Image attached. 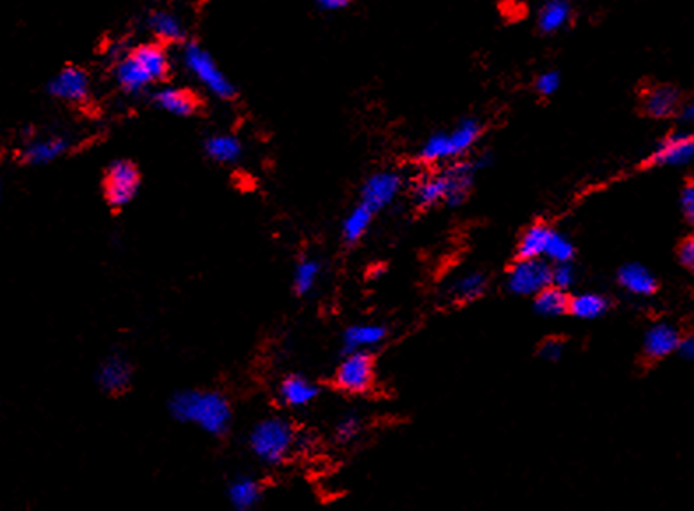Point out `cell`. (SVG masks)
<instances>
[{
	"instance_id": "2e32d148",
	"label": "cell",
	"mask_w": 694,
	"mask_h": 511,
	"mask_svg": "<svg viewBox=\"0 0 694 511\" xmlns=\"http://www.w3.org/2000/svg\"><path fill=\"white\" fill-rule=\"evenodd\" d=\"M276 395L283 406L303 410L315 402L320 395V388L303 375H287L278 385Z\"/></svg>"
},
{
	"instance_id": "7a4b0ae2",
	"label": "cell",
	"mask_w": 694,
	"mask_h": 511,
	"mask_svg": "<svg viewBox=\"0 0 694 511\" xmlns=\"http://www.w3.org/2000/svg\"><path fill=\"white\" fill-rule=\"evenodd\" d=\"M487 166L489 157L461 158L450 162L442 171L424 176L417 182L413 191L415 204L422 209L435 207L440 204L452 207L462 204L473 187L477 173L480 169H486Z\"/></svg>"
},
{
	"instance_id": "e575fe53",
	"label": "cell",
	"mask_w": 694,
	"mask_h": 511,
	"mask_svg": "<svg viewBox=\"0 0 694 511\" xmlns=\"http://www.w3.org/2000/svg\"><path fill=\"white\" fill-rule=\"evenodd\" d=\"M540 355L549 362H558L565 355V343L559 339H549L542 345Z\"/></svg>"
},
{
	"instance_id": "d590c367",
	"label": "cell",
	"mask_w": 694,
	"mask_h": 511,
	"mask_svg": "<svg viewBox=\"0 0 694 511\" xmlns=\"http://www.w3.org/2000/svg\"><path fill=\"white\" fill-rule=\"evenodd\" d=\"M681 209L684 218L694 225V182H690L681 192Z\"/></svg>"
},
{
	"instance_id": "6da1fadb",
	"label": "cell",
	"mask_w": 694,
	"mask_h": 511,
	"mask_svg": "<svg viewBox=\"0 0 694 511\" xmlns=\"http://www.w3.org/2000/svg\"><path fill=\"white\" fill-rule=\"evenodd\" d=\"M167 410L176 422L193 426L213 438L225 436L234 420L229 399L222 392L206 388L175 392L167 402Z\"/></svg>"
},
{
	"instance_id": "7c38bea8",
	"label": "cell",
	"mask_w": 694,
	"mask_h": 511,
	"mask_svg": "<svg viewBox=\"0 0 694 511\" xmlns=\"http://www.w3.org/2000/svg\"><path fill=\"white\" fill-rule=\"evenodd\" d=\"M401 189H403V178L399 173L379 171L364 182L361 189V202L377 215L397 199Z\"/></svg>"
},
{
	"instance_id": "4dcf8cb0",
	"label": "cell",
	"mask_w": 694,
	"mask_h": 511,
	"mask_svg": "<svg viewBox=\"0 0 694 511\" xmlns=\"http://www.w3.org/2000/svg\"><path fill=\"white\" fill-rule=\"evenodd\" d=\"M575 256V247L573 243L569 241L567 236H563L561 232H552L551 236V241L547 245V250H545V260L551 262V264H568L573 260Z\"/></svg>"
},
{
	"instance_id": "9a60e30c",
	"label": "cell",
	"mask_w": 694,
	"mask_h": 511,
	"mask_svg": "<svg viewBox=\"0 0 694 511\" xmlns=\"http://www.w3.org/2000/svg\"><path fill=\"white\" fill-rule=\"evenodd\" d=\"M151 101L159 110L176 118H190L200 110V101L197 95L180 86H160L153 92Z\"/></svg>"
},
{
	"instance_id": "83f0119b",
	"label": "cell",
	"mask_w": 694,
	"mask_h": 511,
	"mask_svg": "<svg viewBox=\"0 0 694 511\" xmlns=\"http://www.w3.org/2000/svg\"><path fill=\"white\" fill-rule=\"evenodd\" d=\"M535 310L545 319H558L568 313L569 297L567 290H561L554 285L547 287L535 296Z\"/></svg>"
},
{
	"instance_id": "9c48e42d",
	"label": "cell",
	"mask_w": 694,
	"mask_h": 511,
	"mask_svg": "<svg viewBox=\"0 0 694 511\" xmlns=\"http://www.w3.org/2000/svg\"><path fill=\"white\" fill-rule=\"evenodd\" d=\"M375 382V362L370 352L345 353L334 373V385L348 393H364Z\"/></svg>"
},
{
	"instance_id": "5b68a950",
	"label": "cell",
	"mask_w": 694,
	"mask_h": 511,
	"mask_svg": "<svg viewBox=\"0 0 694 511\" xmlns=\"http://www.w3.org/2000/svg\"><path fill=\"white\" fill-rule=\"evenodd\" d=\"M296 447V433L289 420L267 417L258 420L249 434V448L264 466H280Z\"/></svg>"
},
{
	"instance_id": "d4e9b609",
	"label": "cell",
	"mask_w": 694,
	"mask_h": 511,
	"mask_svg": "<svg viewBox=\"0 0 694 511\" xmlns=\"http://www.w3.org/2000/svg\"><path fill=\"white\" fill-rule=\"evenodd\" d=\"M373 218H375V213L364 206L363 202H359L348 215L347 218L343 220V225H341V236H343V241L347 245H355L359 243L366 232L370 231L371 223H373Z\"/></svg>"
},
{
	"instance_id": "ac0fdd59",
	"label": "cell",
	"mask_w": 694,
	"mask_h": 511,
	"mask_svg": "<svg viewBox=\"0 0 694 511\" xmlns=\"http://www.w3.org/2000/svg\"><path fill=\"white\" fill-rule=\"evenodd\" d=\"M681 110V93L670 85L652 86L643 95V111L650 118L665 120L679 113Z\"/></svg>"
},
{
	"instance_id": "4fadbf2b",
	"label": "cell",
	"mask_w": 694,
	"mask_h": 511,
	"mask_svg": "<svg viewBox=\"0 0 694 511\" xmlns=\"http://www.w3.org/2000/svg\"><path fill=\"white\" fill-rule=\"evenodd\" d=\"M134 378V366L122 353L108 355L95 371V384L110 395H120L127 392Z\"/></svg>"
},
{
	"instance_id": "5bb4252c",
	"label": "cell",
	"mask_w": 694,
	"mask_h": 511,
	"mask_svg": "<svg viewBox=\"0 0 694 511\" xmlns=\"http://www.w3.org/2000/svg\"><path fill=\"white\" fill-rule=\"evenodd\" d=\"M70 150V139L65 135L32 137L20 150V160L27 166H48L62 158Z\"/></svg>"
},
{
	"instance_id": "d6a6232c",
	"label": "cell",
	"mask_w": 694,
	"mask_h": 511,
	"mask_svg": "<svg viewBox=\"0 0 694 511\" xmlns=\"http://www.w3.org/2000/svg\"><path fill=\"white\" fill-rule=\"evenodd\" d=\"M535 88L536 92L542 95V97H551L554 95L559 88H561V74L558 70H547V72H542L535 83Z\"/></svg>"
},
{
	"instance_id": "1f68e13d",
	"label": "cell",
	"mask_w": 694,
	"mask_h": 511,
	"mask_svg": "<svg viewBox=\"0 0 694 511\" xmlns=\"http://www.w3.org/2000/svg\"><path fill=\"white\" fill-rule=\"evenodd\" d=\"M361 429H363L361 417H357L354 413H348L343 418H339V422L336 424V427H334V440L339 445H348L354 440H357V436L361 434Z\"/></svg>"
},
{
	"instance_id": "d6986e66",
	"label": "cell",
	"mask_w": 694,
	"mask_h": 511,
	"mask_svg": "<svg viewBox=\"0 0 694 511\" xmlns=\"http://www.w3.org/2000/svg\"><path fill=\"white\" fill-rule=\"evenodd\" d=\"M387 339L385 327L377 323L352 325L343 332V350L350 352H370Z\"/></svg>"
},
{
	"instance_id": "74e56055",
	"label": "cell",
	"mask_w": 694,
	"mask_h": 511,
	"mask_svg": "<svg viewBox=\"0 0 694 511\" xmlns=\"http://www.w3.org/2000/svg\"><path fill=\"white\" fill-rule=\"evenodd\" d=\"M677 353L688 361V362H694V336H686V337H681V343H679V348H677Z\"/></svg>"
},
{
	"instance_id": "ffe728a7",
	"label": "cell",
	"mask_w": 694,
	"mask_h": 511,
	"mask_svg": "<svg viewBox=\"0 0 694 511\" xmlns=\"http://www.w3.org/2000/svg\"><path fill=\"white\" fill-rule=\"evenodd\" d=\"M225 494H227V501L233 507V510L252 511L260 505L262 496H264V489H262L260 482L245 474V476L234 478L229 483Z\"/></svg>"
},
{
	"instance_id": "52a82bcc",
	"label": "cell",
	"mask_w": 694,
	"mask_h": 511,
	"mask_svg": "<svg viewBox=\"0 0 694 511\" xmlns=\"http://www.w3.org/2000/svg\"><path fill=\"white\" fill-rule=\"evenodd\" d=\"M141 174L134 162L120 158L108 166L102 180L104 200L113 209H124L139 193Z\"/></svg>"
},
{
	"instance_id": "484cf974",
	"label": "cell",
	"mask_w": 694,
	"mask_h": 511,
	"mask_svg": "<svg viewBox=\"0 0 694 511\" xmlns=\"http://www.w3.org/2000/svg\"><path fill=\"white\" fill-rule=\"evenodd\" d=\"M610 308V303L605 296L596 292H582L569 297V310L575 319L598 320L601 319Z\"/></svg>"
},
{
	"instance_id": "277c9868",
	"label": "cell",
	"mask_w": 694,
	"mask_h": 511,
	"mask_svg": "<svg viewBox=\"0 0 694 511\" xmlns=\"http://www.w3.org/2000/svg\"><path fill=\"white\" fill-rule=\"evenodd\" d=\"M482 124L475 118H464L446 132L433 134L419 150V160L428 166L450 164L461 160L480 139Z\"/></svg>"
},
{
	"instance_id": "f1b7e54d",
	"label": "cell",
	"mask_w": 694,
	"mask_h": 511,
	"mask_svg": "<svg viewBox=\"0 0 694 511\" xmlns=\"http://www.w3.org/2000/svg\"><path fill=\"white\" fill-rule=\"evenodd\" d=\"M552 232L554 231L543 223L529 227L518 241V258H543Z\"/></svg>"
},
{
	"instance_id": "8992f818",
	"label": "cell",
	"mask_w": 694,
	"mask_h": 511,
	"mask_svg": "<svg viewBox=\"0 0 694 511\" xmlns=\"http://www.w3.org/2000/svg\"><path fill=\"white\" fill-rule=\"evenodd\" d=\"M182 62L190 76L202 85V88L220 101H234L236 99V85L225 76L220 65L215 62L213 55L202 48L199 43L189 41L182 50Z\"/></svg>"
},
{
	"instance_id": "cb8c5ba5",
	"label": "cell",
	"mask_w": 694,
	"mask_h": 511,
	"mask_svg": "<svg viewBox=\"0 0 694 511\" xmlns=\"http://www.w3.org/2000/svg\"><path fill=\"white\" fill-rule=\"evenodd\" d=\"M619 285L632 296L636 297H650L657 290V281L652 276V272L640 265V264H628L621 267L617 274Z\"/></svg>"
},
{
	"instance_id": "7402d4cb",
	"label": "cell",
	"mask_w": 694,
	"mask_h": 511,
	"mask_svg": "<svg viewBox=\"0 0 694 511\" xmlns=\"http://www.w3.org/2000/svg\"><path fill=\"white\" fill-rule=\"evenodd\" d=\"M204 153L209 160L229 166L243 157V144L233 134H213L204 141Z\"/></svg>"
},
{
	"instance_id": "ba28073f",
	"label": "cell",
	"mask_w": 694,
	"mask_h": 511,
	"mask_svg": "<svg viewBox=\"0 0 694 511\" xmlns=\"http://www.w3.org/2000/svg\"><path fill=\"white\" fill-rule=\"evenodd\" d=\"M506 285L513 296L535 297L552 285V267L545 258H518L508 272Z\"/></svg>"
},
{
	"instance_id": "3957f363",
	"label": "cell",
	"mask_w": 694,
	"mask_h": 511,
	"mask_svg": "<svg viewBox=\"0 0 694 511\" xmlns=\"http://www.w3.org/2000/svg\"><path fill=\"white\" fill-rule=\"evenodd\" d=\"M171 59L162 43L139 45L120 57L113 67V76L120 90L137 95L167 79Z\"/></svg>"
},
{
	"instance_id": "e0dca14e",
	"label": "cell",
	"mask_w": 694,
	"mask_h": 511,
	"mask_svg": "<svg viewBox=\"0 0 694 511\" xmlns=\"http://www.w3.org/2000/svg\"><path fill=\"white\" fill-rule=\"evenodd\" d=\"M679 330L670 323H656L652 325L643 337V352L652 361H661L677 353L681 343Z\"/></svg>"
},
{
	"instance_id": "ab89813d",
	"label": "cell",
	"mask_w": 694,
	"mask_h": 511,
	"mask_svg": "<svg viewBox=\"0 0 694 511\" xmlns=\"http://www.w3.org/2000/svg\"><path fill=\"white\" fill-rule=\"evenodd\" d=\"M679 118H681V122H682L684 126L694 127V99L693 101H690V102H686L684 106H681V110H679Z\"/></svg>"
},
{
	"instance_id": "603a6c76",
	"label": "cell",
	"mask_w": 694,
	"mask_h": 511,
	"mask_svg": "<svg viewBox=\"0 0 694 511\" xmlns=\"http://www.w3.org/2000/svg\"><path fill=\"white\" fill-rule=\"evenodd\" d=\"M487 290V278L480 271H469L457 276L446 288V297L453 303H471Z\"/></svg>"
},
{
	"instance_id": "8fae6325",
	"label": "cell",
	"mask_w": 694,
	"mask_h": 511,
	"mask_svg": "<svg viewBox=\"0 0 694 511\" xmlns=\"http://www.w3.org/2000/svg\"><path fill=\"white\" fill-rule=\"evenodd\" d=\"M694 160V132L679 130L666 135L652 151L649 164L657 167H681Z\"/></svg>"
},
{
	"instance_id": "f35d334b",
	"label": "cell",
	"mask_w": 694,
	"mask_h": 511,
	"mask_svg": "<svg viewBox=\"0 0 694 511\" xmlns=\"http://www.w3.org/2000/svg\"><path fill=\"white\" fill-rule=\"evenodd\" d=\"M316 5L325 12H338L350 5V0H316Z\"/></svg>"
},
{
	"instance_id": "44dd1931",
	"label": "cell",
	"mask_w": 694,
	"mask_h": 511,
	"mask_svg": "<svg viewBox=\"0 0 694 511\" xmlns=\"http://www.w3.org/2000/svg\"><path fill=\"white\" fill-rule=\"evenodd\" d=\"M148 28L162 45L184 43L187 37V28L182 18L169 11H153L148 18Z\"/></svg>"
},
{
	"instance_id": "836d02e7",
	"label": "cell",
	"mask_w": 694,
	"mask_h": 511,
	"mask_svg": "<svg viewBox=\"0 0 694 511\" xmlns=\"http://www.w3.org/2000/svg\"><path fill=\"white\" fill-rule=\"evenodd\" d=\"M576 281V272H575V267L571 265V262L568 264H556L552 267V285L561 288V290H568L573 287V283Z\"/></svg>"
},
{
	"instance_id": "4316f807",
	"label": "cell",
	"mask_w": 694,
	"mask_h": 511,
	"mask_svg": "<svg viewBox=\"0 0 694 511\" xmlns=\"http://www.w3.org/2000/svg\"><path fill=\"white\" fill-rule=\"evenodd\" d=\"M571 20L568 0H547L538 12V27L543 34H558Z\"/></svg>"
},
{
	"instance_id": "8d00e7d4",
	"label": "cell",
	"mask_w": 694,
	"mask_h": 511,
	"mask_svg": "<svg viewBox=\"0 0 694 511\" xmlns=\"http://www.w3.org/2000/svg\"><path fill=\"white\" fill-rule=\"evenodd\" d=\"M679 258L682 265L694 272V234H691L681 247L679 250Z\"/></svg>"
},
{
	"instance_id": "f546056e",
	"label": "cell",
	"mask_w": 694,
	"mask_h": 511,
	"mask_svg": "<svg viewBox=\"0 0 694 511\" xmlns=\"http://www.w3.org/2000/svg\"><path fill=\"white\" fill-rule=\"evenodd\" d=\"M320 274H322V264L315 258H303L301 262H298L292 276L294 292L299 297L310 294L315 288Z\"/></svg>"
},
{
	"instance_id": "30bf717a",
	"label": "cell",
	"mask_w": 694,
	"mask_h": 511,
	"mask_svg": "<svg viewBox=\"0 0 694 511\" xmlns=\"http://www.w3.org/2000/svg\"><path fill=\"white\" fill-rule=\"evenodd\" d=\"M48 93L67 104H85L90 99L92 79L83 67L65 65L46 85Z\"/></svg>"
}]
</instances>
